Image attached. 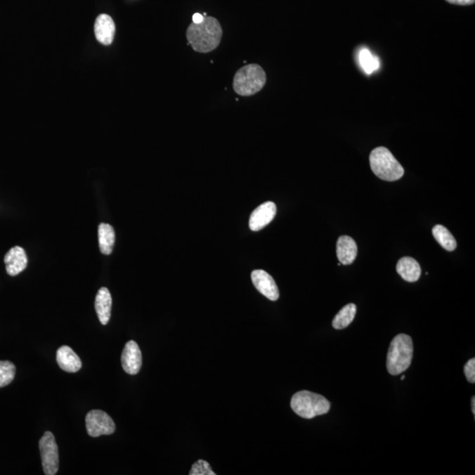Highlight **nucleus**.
<instances>
[{
  "mask_svg": "<svg viewBox=\"0 0 475 475\" xmlns=\"http://www.w3.org/2000/svg\"><path fill=\"white\" fill-rule=\"evenodd\" d=\"M401 379L403 380L405 379V376H403V378H401Z\"/></svg>",
  "mask_w": 475,
  "mask_h": 475,
  "instance_id": "bb28decb",
  "label": "nucleus"
},
{
  "mask_svg": "<svg viewBox=\"0 0 475 475\" xmlns=\"http://www.w3.org/2000/svg\"><path fill=\"white\" fill-rule=\"evenodd\" d=\"M115 26L114 20L108 15L97 17L94 23V34L97 40L103 45H110L114 40Z\"/></svg>",
  "mask_w": 475,
  "mask_h": 475,
  "instance_id": "f8f14e48",
  "label": "nucleus"
},
{
  "mask_svg": "<svg viewBox=\"0 0 475 475\" xmlns=\"http://www.w3.org/2000/svg\"><path fill=\"white\" fill-rule=\"evenodd\" d=\"M251 278L257 291L271 301H277L279 298V289L277 284L266 271L256 270L251 274Z\"/></svg>",
  "mask_w": 475,
  "mask_h": 475,
  "instance_id": "6e6552de",
  "label": "nucleus"
},
{
  "mask_svg": "<svg viewBox=\"0 0 475 475\" xmlns=\"http://www.w3.org/2000/svg\"><path fill=\"white\" fill-rule=\"evenodd\" d=\"M86 431L92 438L103 435H111L115 431V425L110 415L103 410L90 411L86 417Z\"/></svg>",
  "mask_w": 475,
  "mask_h": 475,
  "instance_id": "0eeeda50",
  "label": "nucleus"
},
{
  "mask_svg": "<svg viewBox=\"0 0 475 475\" xmlns=\"http://www.w3.org/2000/svg\"><path fill=\"white\" fill-rule=\"evenodd\" d=\"M396 271L405 281L414 282L421 277V267L414 258L403 257L398 261Z\"/></svg>",
  "mask_w": 475,
  "mask_h": 475,
  "instance_id": "2eb2a0df",
  "label": "nucleus"
},
{
  "mask_svg": "<svg viewBox=\"0 0 475 475\" xmlns=\"http://www.w3.org/2000/svg\"><path fill=\"white\" fill-rule=\"evenodd\" d=\"M204 17L200 15V13H195L193 15V22L194 23H200L204 20Z\"/></svg>",
  "mask_w": 475,
  "mask_h": 475,
  "instance_id": "393cba45",
  "label": "nucleus"
},
{
  "mask_svg": "<svg viewBox=\"0 0 475 475\" xmlns=\"http://www.w3.org/2000/svg\"><path fill=\"white\" fill-rule=\"evenodd\" d=\"M464 375H466L468 382L475 383V359L471 358L468 361L464 367Z\"/></svg>",
  "mask_w": 475,
  "mask_h": 475,
  "instance_id": "5701e85b",
  "label": "nucleus"
},
{
  "mask_svg": "<svg viewBox=\"0 0 475 475\" xmlns=\"http://www.w3.org/2000/svg\"><path fill=\"white\" fill-rule=\"evenodd\" d=\"M359 64L365 73L372 74L379 68V58L371 53L367 48H362L358 56Z\"/></svg>",
  "mask_w": 475,
  "mask_h": 475,
  "instance_id": "aec40b11",
  "label": "nucleus"
},
{
  "mask_svg": "<svg viewBox=\"0 0 475 475\" xmlns=\"http://www.w3.org/2000/svg\"><path fill=\"white\" fill-rule=\"evenodd\" d=\"M122 365L128 375H136L142 366V353L137 342L128 341L122 353Z\"/></svg>",
  "mask_w": 475,
  "mask_h": 475,
  "instance_id": "1a4fd4ad",
  "label": "nucleus"
},
{
  "mask_svg": "<svg viewBox=\"0 0 475 475\" xmlns=\"http://www.w3.org/2000/svg\"><path fill=\"white\" fill-rule=\"evenodd\" d=\"M223 37V30L214 17H204L200 23L192 22L187 30V39L193 50L200 53H209L219 47Z\"/></svg>",
  "mask_w": 475,
  "mask_h": 475,
  "instance_id": "f257e3e1",
  "label": "nucleus"
},
{
  "mask_svg": "<svg viewBox=\"0 0 475 475\" xmlns=\"http://www.w3.org/2000/svg\"><path fill=\"white\" fill-rule=\"evenodd\" d=\"M98 236H99V246L100 252L103 254H110L113 252L115 233L113 227L108 223H101L98 228Z\"/></svg>",
  "mask_w": 475,
  "mask_h": 475,
  "instance_id": "f3484780",
  "label": "nucleus"
},
{
  "mask_svg": "<svg viewBox=\"0 0 475 475\" xmlns=\"http://www.w3.org/2000/svg\"><path fill=\"white\" fill-rule=\"evenodd\" d=\"M330 403L320 394L301 391L292 398L291 407L300 417L312 419L328 413Z\"/></svg>",
  "mask_w": 475,
  "mask_h": 475,
  "instance_id": "39448f33",
  "label": "nucleus"
},
{
  "mask_svg": "<svg viewBox=\"0 0 475 475\" xmlns=\"http://www.w3.org/2000/svg\"><path fill=\"white\" fill-rule=\"evenodd\" d=\"M39 449L44 474L55 475L58 473L59 468V454L57 442L51 432L46 431L41 436Z\"/></svg>",
  "mask_w": 475,
  "mask_h": 475,
  "instance_id": "423d86ee",
  "label": "nucleus"
},
{
  "mask_svg": "<svg viewBox=\"0 0 475 475\" xmlns=\"http://www.w3.org/2000/svg\"><path fill=\"white\" fill-rule=\"evenodd\" d=\"M471 412L475 415V397L471 398Z\"/></svg>",
  "mask_w": 475,
  "mask_h": 475,
  "instance_id": "a878e982",
  "label": "nucleus"
},
{
  "mask_svg": "<svg viewBox=\"0 0 475 475\" xmlns=\"http://www.w3.org/2000/svg\"><path fill=\"white\" fill-rule=\"evenodd\" d=\"M4 261L8 274L15 277L27 268V257L25 250L22 247H13L6 253Z\"/></svg>",
  "mask_w": 475,
  "mask_h": 475,
  "instance_id": "9b49d317",
  "label": "nucleus"
},
{
  "mask_svg": "<svg viewBox=\"0 0 475 475\" xmlns=\"http://www.w3.org/2000/svg\"><path fill=\"white\" fill-rule=\"evenodd\" d=\"M190 475H216L207 461L199 460L192 466Z\"/></svg>",
  "mask_w": 475,
  "mask_h": 475,
  "instance_id": "4be33fe9",
  "label": "nucleus"
},
{
  "mask_svg": "<svg viewBox=\"0 0 475 475\" xmlns=\"http://www.w3.org/2000/svg\"><path fill=\"white\" fill-rule=\"evenodd\" d=\"M337 256L341 264L349 265L354 263L358 256V245L349 236H341L337 240Z\"/></svg>",
  "mask_w": 475,
  "mask_h": 475,
  "instance_id": "ddd939ff",
  "label": "nucleus"
},
{
  "mask_svg": "<svg viewBox=\"0 0 475 475\" xmlns=\"http://www.w3.org/2000/svg\"><path fill=\"white\" fill-rule=\"evenodd\" d=\"M15 365L10 361H0V387L8 386L15 377Z\"/></svg>",
  "mask_w": 475,
  "mask_h": 475,
  "instance_id": "412c9836",
  "label": "nucleus"
},
{
  "mask_svg": "<svg viewBox=\"0 0 475 475\" xmlns=\"http://www.w3.org/2000/svg\"><path fill=\"white\" fill-rule=\"evenodd\" d=\"M266 82V72L261 66L247 65L240 68L234 76L233 89L238 96H252L263 89Z\"/></svg>",
  "mask_w": 475,
  "mask_h": 475,
  "instance_id": "7ed1b4c3",
  "label": "nucleus"
},
{
  "mask_svg": "<svg viewBox=\"0 0 475 475\" xmlns=\"http://www.w3.org/2000/svg\"><path fill=\"white\" fill-rule=\"evenodd\" d=\"M112 297L107 288L103 287L98 292L96 299V310L100 323L107 325L110 320Z\"/></svg>",
  "mask_w": 475,
  "mask_h": 475,
  "instance_id": "dca6fc26",
  "label": "nucleus"
},
{
  "mask_svg": "<svg viewBox=\"0 0 475 475\" xmlns=\"http://www.w3.org/2000/svg\"><path fill=\"white\" fill-rule=\"evenodd\" d=\"M432 234L435 240L441 247L447 251H453L456 249L457 242L456 240L450 230L446 227L441 225H436L432 229Z\"/></svg>",
  "mask_w": 475,
  "mask_h": 475,
  "instance_id": "a211bd4d",
  "label": "nucleus"
},
{
  "mask_svg": "<svg viewBox=\"0 0 475 475\" xmlns=\"http://www.w3.org/2000/svg\"><path fill=\"white\" fill-rule=\"evenodd\" d=\"M446 1L453 5L471 6L474 4L475 0H446Z\"/></svg>",
  "mask_w": 475,
  "mask_h": 475,
  "instance_id": "b1692460",
  "label": "nucleus"
},
{
  "mask_svg": "<svg viewBox=\"0 0 475 475\" xmlns=\"http://www.w3.org/2000/svg\"><path fill=\"white\" fill-rule=\"evenodd\" d=\"M370 164L372 172L383 181H396L404 176L403 166L386 148L373 150L370 155Z\"/></svg>",
  "mask_w": 475,
  "mask_h": 475,
  "instance_id": "20e7f679",
  "label": "nucleus"
},
{
  "mask_svg": "<svg viewBox=\"0 0 475 475\" xmlns=\"http://www.w3.org/2000/svg\"><path fill=\"white\" fill-rule=\"evenodd\" d=\"M356 313V306L355 304H349L335 315L333 320V327L335 330H344L354 320Z\"/></svg>",
  "mask_w": 475,
  "mask_h": 475,
  "instance_id": "6ab92c4d",
  "label": "nucleus"
},
{
  "mask_svg": "<svg viewBox=\"0 0 475 475\" xmlns=\"http://www.w3.org/2000/svg\"><path fill=\"white\" fill-rule=\"evenodd\" d=\"M57 362L65 372L74 373L82 367V363L72 348L69 346H62L57 352Z\"/></svg>",
  "mask_w": 475,
  "mask_h": 475,
  "instance_id": "4468645a",
  "label": "nucleus"
},
{
  "mask_svg": "<svg viewBox=\"0 0 475 475\" xmlns=\"http://www.w3.org/2000/svg\"><path fill=\"white\" fill-rule=\"evenodd\" d=\"M277 214V206L273 202H266L252 212L249 219V228L258 232L267 226Z\"/></svg>",
  "mask_w": 475,
  "mask_h": 475,
  "instance_id": "9d476101",
  "label": "nucleus"
},
{
  "mask_svg": "<svg viewBox=\"0 0 475 475\" xmlns=\"http://www.w3.org/2000/svg\"><path fill=\"white\" fill-rule=\"evenodd\" d=\"M414 345L410 335L401 334L393 339L386 356V368L391 375L406 372L411 365Z\"/></svg>",
  "mask_w": 475,
  "mask_h": 475,
  "instance_id": "f03ea898",
  "label": "nucleus"
}]
</instances>
